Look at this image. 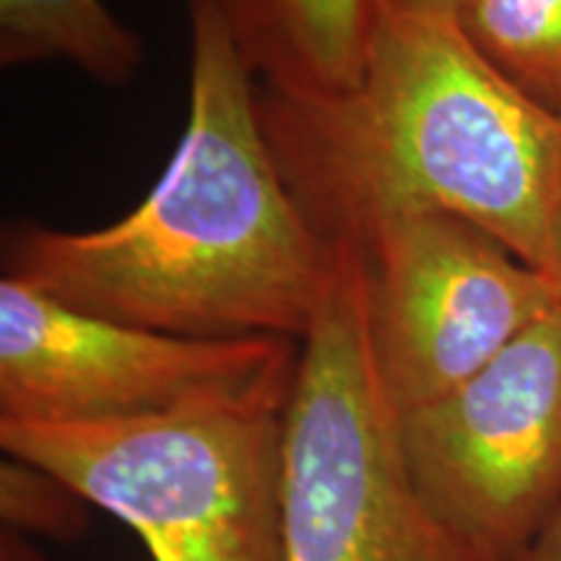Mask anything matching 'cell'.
I'll return each mask as SVG.
<instances>
[{"label":"cell","mask_w":561,"mask_h":561,"mask_svg":"<svg viewBox=\"0 0 561 561\" xmlns=\"http://www.w3.org/2000/svg\"><path fill=\"white\" fill-rule=\"evenodd\" d=\"M286 403L117 421H3L0 447L58 476L153 561H284Z\"/></svg>","instance_id":"277c9868"},{"label":"cell","mask_w":561,"mask_h":561,"mask_svg":"<svg viewBox=\"0 0 561 561\" xmlns=\"http://www.w3.org/2000/svg\"><path fill=\"white\" fill-rule=\"evenodd\" d=\"M362 250L371 354L398 413L437 401L561 301V286L486 229L426 210Z\"/></svg>","instance_id":"52a82bcc"},{"label":"cell","mask_w":561,"mask_h":561,"mask_svg":"<svg viewBox=\"0 0 561 561\" xmlns=\"http://www.w3.org/2000/svg\"><path fill=\"white\" fill-rule=\"evenodd\" d=\"M434 515L489 561H517L561 502V301L471 380L401 413Z\"/></svg>","instance_id":"8992f818"},{"label":"cell","mask_w":561,"mask_h":561,"mask_svg":"<svg viewBox=\"0 0 561 561\" xmlns=\"http://www.w3.org/2000/svg\"><path fill=\"white\" fill-rule=\"evenodd\" d=\"M50 60L104 87H125L144 68L146 47L102 0H0L3 68Z\"/></svg>","instance_id":"9c48e42d"},{"label":"cell","mask_w":561,"mask_h":561,"mask_svg":"<svg viewBox=\"0 0 561 561\" xmlns=\"http://www.w3.org/2000/svg\"><path fill=\"white\" fill-rule=\"evenodd\" d=\"M377 9L447 11V13H455V9H458V0H377Z\"/></svg>","instance_id":"5bb4252c"},{"label":"cell","mask_w":561,"mask_h":561,"mask_svg":"<svg viewBox=\"0 0 561 561\" xmlns=\"http://www.w3.org/2000/svg\"><path fill=\"white\" fill-rule=\"evenodd\" d=\"M559 286H561V276H559Z\"/></svg>","instance_id":"9a60e30c"},{"label":"cell","mask_w":561,"mask_h":561,"mask_svg":"<svg viewBox=\"0 0 561 561\" xmlns=\"http://www.w3.org/2000/svg\"><path fill=\"white\" fill-rule=\"evenodd\" d=\"M187 121L161 178L107 227H5L3 276L159 333L301 341L325 294L331 248L278 170L255 73L219 3L187 0Z\"/></svg>","instance_id":"6da1fadb"},{"label":"cell","mask_w":561,"mask_h":561,"mask_svg":"<svg viewBox=\"0 0 561 561\" xmlns=\"http://www.w3.org/2000/svg\"><path fill=\"white\" fill-rule=\"evenodd\" d=\"M263 89L325 100L359 81L377 0H216Z\"/></svg>","instance_id":"ba28073f"},{"label":"cell","mask_w":561,"mask_h":561,"mask_svg":"<svg viewBox=\"0 0 561 561\" xmlns=\"http://www.w3.org/2000/svg\"><path fill=\"white\" fill-rule=\"evenodd\" d=\"M297 359L291 339H185L96 318L0 278L3 421L76 424L286 403Z\"/></svg>","instance_id":"5b68a950"},{"label":"cell","mask_w":561,"mask_h":561,"mask_svg":"<svg viewBox=\"0 0 561 561\" xmlns=\"http://www.w3.org/2000/svg\"><path fill=\"white\" fill-rule=\"evenodd\" d=\"M87 507L79 491L58 476L5 455L0 462V517L3 528L73 541L87 530Z\"/></svg>","instance_id":"8fae6325"},{"label":"cell","mask_w":561,"mask_h":561,"mask_svg":"<svg viewBox=\"0 0 561 561\" xmlns=\"http://www.w3.org/2000/svg\"><path fill=\"white\" fill-rule=\"evenodd\" d=\"M328 248L284 411V561H489L419 494L371 354L362 250Z\"/></svg>","instance_id":"3957f363"},{"label":"cell","mask_w":561,"mask_h":561,"mask_svg":"<svg viewBox=\"0 0 561 561\" xmlns=\"http://www.w3.org/2000/svg\"><path fill=\"white\" fill-rule=\"evenodd\" d=\"M517 561H561V502L553 510L549 523L538 533L525 553Z\"/></svg>","instance_id":"7c38bea8"},{"label":"cell","mask_w":561,"mask_h":561,"mask_svg":"<svg viewBox=\"0 0 561 561\" xmlns=\"http://www.w3.org/2000/svg\"><path fill=\"white\" fill-rule=\"evenodd\" d=\"M0 561H47V557L32 541H26V536L3 528L0 533Z\"/></svg>","instance_id":"4fadbf2b"},{"label":"cell","mask_w":561,"mask_h":561,"mask_svg":"<svg viewBox=\"0 0 561 561\" xmlns=\"http://www.w3.org/2000/svg\"><path fill=\"white\" fill-rule=\"evenodd\" d=\"M278 170L325 244L453 214L561 276V121L515 89L455 13L377 9L348 91H257Z\"/></svg>","instance_id":"7a4b0ae2"},{"label":"cell","mask_w":561,"mask_h":561,"mask_svg":"<svg viewBox=\"0 0 561 561\" xmlns=\"http://www.w3.org/2000/svg\"><path fill=\"white\" fill-rule=\"evenodd\" d=\"M455 19L512 87L561 121V0H458Z\"/></svg>","instance_id":"30bf717a"}]
</instances>
